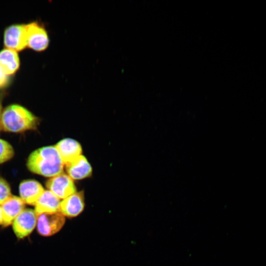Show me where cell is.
I'll use <instances>...</instances> for the list:
<instances>
[{
  "label": "cell",
  "instance_id": "cell-1",
  "mask_svg": "<svg viewBox=\"0 0 266 266\" xmlns=\"http://www.w3.org/2000/svg\"><path fill=\"white\" fill-rule=\"evenodd\" d=\"M27 166L34 173L52 177L63 173L64 164L55 146H49L33 152Z\"/></svg>",
  "mask_w": 266,
  "mask_h": 266
},
{
  "label": "cell",
  "instance_id": "cell-2",
  "mask_svg": "<svg viewBox=\"0 0 266 266\" xmlns=\"http://www.w3.org/2000/svg\"><path fill=\"white\" fill-rule=\"evenodd\" d=\"M37 124V118L26 108L12 104L1 112L0 126L3 130L19 133L34 129Z\"/></svg>",
  "mask_w": 266,
  "mask_h": 266
},
{
  "label": "cell",
  "instance_id": "cell-3",
  "mask_svg": "<svg viewBox=\"0 0 266 266\" xmlns=\"http://www.w3.org/2000/svg\"><path fill=\"white\" fill-rule=\"evenodd\" d=\"M36 215L37 231L39 234L43 236L55 234L61 230L65 223V216L60 211Z\"/></svg>",
  "mask_w": 266,
  "mask_h": 266
},
{
  "label": "cell",
  "instance_id": "cell-4",
  "mask_svg": "<svg viewBox=\"0 0 266 266\" xmlns=\"http://www.w3.org/2000/svg\"><path fill=\"white\" fill-rule=\"evenodd\" d=\"M4 43L7 48L20 51L27 46L26 25L13 24L4 31Z\"/></svg>",
  "mask_w": 266,
  "mask_h": 266
},
{
  "label": "cell",
  "instance_id": "cell-5",
  "mask_svg": "<svg viewBox=\"0 0 266 266\" xmlns=\"http://www.w3.org/2000/svg\"><path fill=\"white\" fill-rule=\"evenodd\" d=\"M27 46L34 50L42 51L48 46L49 38L47 32L36 22L26 24Z\"/></svg>",
  "mask_w": 266,
  "mask_h": 266
},
{
  "label": "cell",
  "instance_id": "cell-6",
  "mask_svg": "<svg viewBox=\"0 0 266 266\" xmlns=\"http://www.w3.org/2000/svg\"><path fill=\"white\" fill-rule=\"evenodd\" d=\"M37 215L34 210L24 209L12 223L13 231L19 238L28 236L36 226Z\"/></svg>",
  "mask_w": 266,
  "mask_h": 266
},
{
  "label": "cell",
  "instance_id": "cell-7",
  "mask_svg": "<svg viewBox=\"0 0 266 266\" xmlns=\"http://www.w3.org/2000/svg\"><path fill=\"white\" fill-rule=\"evenodd\" d=\"M46 187L60 199H64L76 192L73 179L62 173L51 177L46 183Z\"/></svg>",
  "mask_w": 266,
  "mask_h": 266
},
{
  "label": "cell",
  "instance_id": "cell-8",
  "mask_svg": "<svg viewBox=\"0 0 266 266\" xmlns=\"http://www.w3.org/2000/svg\"><path fill=\"white\" fill-rule=\"evenodd\" d=\"M84 205L83 193L75 192L61 201L60 212L67 217H76L82 212Z\"/></svg>",
  "mask_w": 266,
  "mask_h": 266
},
{
  "label": "cell",
  "instance_id": "cell-9",
  "mask_svg": "<svg viewBox=\"0 0 266 266\" xmlns=\"http://www.w3.org/2000/svg\"><path fill=\"white\" fill-rule=\"evenodd\" d=\"M44 192L42 185L34 180H24L19 186L20 198L25 203L29 205H35Z\"/></svg>",
  "mask_w": 266,
  "mask_h": 266
},
{
  "label": "cell",
  "instance_id": "cell-10",
  "mask_svg": "<svg viewBox=\"0 0 266 266\" xmlns=\"http://www.w3.org/2000/svg\"><path fill=\"white\" fill-rule=\"evenodd\" d=\"M25 203L20 198L12 196L1 205L3 226L11 225L17 216L25 209Z\"/></svg>",
  "mask_w": 266,
  "mask_h": 266
},
{
  "label": "cell",
  "instance_id": "cell-11",
  "mask_svg": "<svg viewBox=\"0 0 266 266\" xmlns=\"http://www.w3.org/2000/svg\"><path fill=\"white\" fill-rule=\"evenodd\" d=\"M64 164L66 165L80 156L82 153L81 145L71 138H65L60 141L55 146Z\"/></svg>",
  "mask_w": 266,
  "mask_h": 266
},
{
  "label": "cell",
  "instance_id": "cell-12",
  "mask_svg": "<svg viewBox=\"0 0 266 266\" xmlns=\"http://www.w3.org/2000/svg\"><path fill=\"white\" fill-rule=\"evenodd\" d=\"M68 175L72 179H82L91 176L92 167L83 155H81L72 162L66 165Z\"/></svg>",
  "mask_w": 266,
  "mask_h": 266
},
{
  "label": "cell",
  "instance_id": "cell-13",
  "mask_svg": "<svg viewBox=\"0 0 266 266\" xmlns=\"http://www.w3.org/2000/svg\"><path fill=\"white\" fill-rule=\"evenodd\" d=\"M60 200L49 190L44 191L35 204L36 214L60 211Z\"/></svg>",
  "mask_w": 266,
  "mask_h": 266
},
{
  "label": "cell",
  "instance_id": "cell-14",
  "mask_svg": "<svg viewBox=\"0 0 266 266\" xmlns=\"http://www.w3.org/2000/svg\"><path fill=\"white\" fill-rule=\"evenodd\" d=\"M19 58L14 50L5 48L0 51V66L6 75L13 74L19 68Z\"/></svg>",
  "mask_w": 266,
  "mask_h": 266
},
{
  "label": "cell",
  "instance_id": "cell-15",
  "mask_svg": "<svg viewBox=\"0 0 266 266\" xmlns=\"http://www.w3.org/2000/svg\"><path fill=\"white\" fill-rule=\"evenodd\" d=\"M14 154L11 145L7 142L0 139V164L12 158Z\"/></svg>",
  "mask_w": 266,
  "mask_h": 266
},
{
  "label": "cell",
  "instance_id": "cell-16",
  "mask_svg": "<svg viewBox=\"0 0 266 266\" xmlns=\"http://www.w3.org/2000/svg\"><path fill=\"white\" fill-rule=\"evenodd\" d=\"M11 196L9 184L4 179L0 178V205Z\"/></svg>",
  "mask_w": 266,
  "mask_h": 266
},
{
  "label": "cell",
  "instance_id": "cell-17",
  "mask_svg": "<svg viewBox=\"0 0 266 266\" xmlns=\"http://www.w3.org/2000/svg\"><path fill=\"white\" fill-rule=\"evenodd\" d=\"M8 82L7 75L5 74L0 66V87L5 85Z\"/></svg>",
  "mask_w": 266,
  "mask_h": 266
},
{
  "label": "cell",
  "instance_id": "cell-18",
  "mask_svg": "<svg viewBox=\"0 0 266 266\" xmlns=\"http://www.w3.org/2000/svg\"><path fill=\"white\" fill-rule=\"evenodd\" d=\"M2 222H3L2 211L1 206L0 205V225H2Z\"/></svg>",
  "mask_w": 266,
  "mask_h": 266
},
{
  "label": "cell",
  "instance_id": "cell-19",
  "mask_svg": "<svg viewBox=\"0 0 266 266\" xmlns=\"http://www.w3.org/2000/svg\"><path fill=\"white\" fill-rule=\"evenodd\" d=\"M1 114V102L0 101V120Z\"/></svg>",
  "mask_w": 266,
  "mask_h": 266
}]
</instances>
